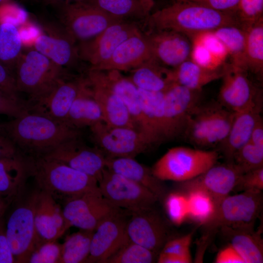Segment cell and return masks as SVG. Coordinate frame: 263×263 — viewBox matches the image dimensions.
Instances as JSON below:
<instances>
[{"label":"cell","mask_w":263,"mask_h":263,"mask_svg":"<svg viewBox=\"0 0 263 263\" xmlns=\"http://www.w3.org/2000/svg\"><path fill=\"white\" fill-rule=\"evenodd\" d=\"M0 128L19 153L25 156L45 155L63 142L81 136L80 130L30 112L0 125Z\"/></svg>","instance_id":"6da1fadb"},{"label":"cell","mask_w":263,"mask_h":263,"mask_svg":"<svg viewBox=\"0 0 263 263\" xmlns=\"http://www.w3.org/2000/svg\"><path fill=\"white\" fill-rule=\"evenodd\" d=\"M146 18L151 30L173 31L190 38L225 26L242 27L235 15L187 0H176Z\"/></svg>","instance_id":"7a4b0ae2"},{"label":"cell","mask_w":263,"mask_h":263,"mask_svg":"<svg viewBox=\"0 0 263 263\" xmlns=\"http://www.w3.org/2000/svg\"><path fill=\"white\" fill-rule=\"evenodd\" d=\"M28 177L38 189L63 204L70 198L98 188L97 180L56 160L44 156L22 155Z\"/></svg>","instance_id":"3957f363"},{"label":"cell","mask_w":263,"mask_h":263,"mask_svg":"<svg viewBox=\"0 0 263 263\" xmlns=\"http://www.w3.org/2000/svg\"><path fill=\"white\" fill-rule=\"evenodd\" d=\"M219 154L214 150L186 147L169 149L151 169L159 180L178 182L191 179L216 164Z\"/></svg>","instance_id":"277c9868"},{"label":"cell","mask_w":263,"mask_h":263,"mask_svg":"<svg viewBox=\"0 0 263 263\" xmlns=\"http://www.w3.org/2000/svg\"><path fill=\"white\" fill-rule=\"evenodd\" d=\"M13 72L18 91L28 95L26 104L46 94L66 75L64 68L35 49L22 53Z\"/></svg>","instance_id":"5b68a950"},{"label":"cell","mask_w":263,"mask_h":263,"mask_svg":"<svg viewBox=\"0 0 263 263\" xmlns=\"http://www.w3.org/2000/svg\"><path fill=\"white\" fill-rule=\"evenodd\" d=\"M233 117L234 112L219 102L200 104L191 114L183 135L199 149L219 146L228 134Z\"/></svg>","instance_id":"8992f818"},{"label":"cell","mask_w":263,"mask_h":263,"mask_svg":"<svg viewBox=\"0 0 263 263\" xmlns=\"http://www.w3.org/2000/svg\"><path fill=\"white\" fill-rule=\"evenodd\" d=\"M262 191H244L228 195L218 204L212 217L202 225L207 241L210 235L223 226L254 225L263 209Z\"/></svg>","instance_id":"52a82bcc"},{"label":"cell","mask_w":263,"mask_h":263,"mask_svg":"<svg viewBox=\"0 0 263 263\" xmlns=\"http://www.w3.org/2000/svg\"><path fill=\"white\" fill-rule=\"evenodd\" d=\"M56 5L59 6V23L78 42L93 38L111 25L123 21L82 1Z\"/></svg>","instance_id":"ba28073f"},{"label":"cell","mask_w":263,"mask_h":263,"mask_svg":"<svg viewBox=\"0 0 263 263\" xmlns=\"http://www.w3.org/2000/svg\"><path fill=\"white\" fill-rule=\"evenodd\" d=\"M93 139L106 156L134 158L151 148L138 130L98 122L90 127Z\"/></svg>","instance_id":"9c48e42d"},{"label":"cell","mask_w":263,"mask_h":263,"mask_svg":"<svg viewBox=\"0 0 263 263\" xmlns=\"http://www.w3.org/2000/svg\"><path fill=\"white\" fill-rule=\"evenodd\" d=\"M202 91L193 90L172 83L164 92V141L183 135L189 119L200 104Z\"/></svg>","instance_id":"30bf717a"},{"label":"cell","mask_w":263,"mask_h":263,"mask_svg":"<svg viewBox=\"0 0 263 263\" xmlns=\"http://www.w3.org/2000/svg\"><path fill=\"white\" fill-rule=\"evenodd\" d=\"M63 213L69 227L94 231L99 224L121 208L102 195L99 187L73 197L63 204Z\"/></svg>","instance_id":"8fae6325"},{"label":"cell","mask_w":263,"mask_h":263,"mask_svg":"<svg viewBox=\"0 0 263 263\" xmlns=\"http://www.w3.org/2000/svg\"><path fill=\"white\" fill-rule=\"evenodd\" d=\"M98 184L105 199L126 210L152 207L159 201L156 196L145 187L106 168Z\"/></svg>","instance_id":"7c38bea8"},{"label":"cell","mask_w":263,"mask_h":263,"mask_svg":"<svg viewBox=\"0 0 263 263\" xmlns=\"http://www.w3.org/2000/svg\"><path fill=\"white\" fill-rule=\"evenodd\" d=\"M5 232L15 263H28L36 245L33 193L12 211Z\"/></svg>","instance_id":"4fadbf2b"},{"label":"cell","mask_w":263,"mask_h":263,"mask_svg":"<svg viewBox=\"0 0 263 263\" xmlns=\"http://www.w3.org/2000/svg\"><path fill=\"white\" fill-rule=\"evenodd\" d=\"M140 31L136 24L126 20L112 24L93 38L78 42L79 59L90 64L88 69H94L108 60L121 43Z\"/></svg>","instance_id":"5bb4252c"},{"label":"cell","mask_w":263,"mask_h":263,"mask_svg":"<svg viewBox=\"0 0 263 263\" xmlns=\"http://www.w3.org/2000/svg\"><path fill=\"white\" fill-rule=\"evenodd\" d=\"M128 211L129 239L158 255L168 240V229L162 217L153 207Z\"/></svg>","instance_id":"9a60e30c"},{"label":"cell","mask_w":263,"mask_h":263,"mask_svg":"<svg viewBox=\"0 0 263 263\" xmlns=\"http://www.w3.org/2000/svg\"><path fill=\"white\" fill-rule=\"evenodd\" d=\"M42 156L60 161L95 178L98 183L105 168L106 156L97 147H91L80 137L68 140Z\"/></svg>","instance_id":"2e32d148"},{"label":"cell","mask_w":263,"mask_h":263,"mask_svg":"<svg viewBox=\"0 0 263 263\" xmlns=\"http://www.w3.org/2000/svg\"><path fill=\"white\" fill-rule=\"evenodd\" d=\"M127 213L122 209L99 224L93 232L86 263H105L129 240L126 229Z\"/></svg>","instance_id":"e0dca14e"},{"label":"cell","mask_w":263,"mask_h":263,"mask_svg":"<svg viewBox=\"0 0 263 263\" xmlns=\"http://www.w3.org/2000/svg\"><path fill=\"white\" fill-rule=\"evenodd\" d=\"M242 173L231 163L215 164L197 176L177 184L178 190L186 192L199 189L208 194L216 207L233 191Z\"/></svg>","instance_id":"ac0fdd59"},{"label":"cell","mask_w":263,"mask_h":263,"mask_svg":"<svg viewBox=\"0 0 263 263\" xmlns=\"http://www.w3.org/2000/svg\"><path fill=\"white\" fill-rule=\"evenodd\" d=\"M42 25L46 33L36 38L35 49L64 69L76 64L80 60L76 41L58 21H44Z\"/></svg>","instance_id":"d6986e66"},{"label":"cell","mask_w":263,"mask_h":263,"mask_svg":"<svg viewBox=\"0 0 263 263\" xmlns=\"http://www.w3.org/2000/svg\"><path fill=\"white\" fill-rule=\"evenodd\" d=\"M33 197L35 248L44 243L56 241L70 227L62 208L50 194L38 189Z\"/></svg>","instance_id":"ffe728a7"},{"label":"cell","mask_w":263,"mask_h":263,"mask_svg":"<svg viewBox=\"0 0 263 263\" xmlns=\"http://www.w3.org/2000/svg\"><path fill=\"white\" fill-rule=\"evenodd\" d=\"M82 78L70 80L67 75L60 78L48 92L26 104L29 112L64 122L78 93Z\"/></svg>","instance_id":"44dd1931"},{"label":"cell","mask_w":263,"mask_h":263,"mask_svg":"<svg viewBox=\"0 0 263 263\" xmlns=\"http://www.w3.org/2000/svg\"><path fill=\"white\" fill-rule=\"evenodd\" d=\"M246 71L230 64L225 66L220 89L219 103L235 113L258 105L256 89Z\"/></svg>","instance_id":"7402d4cb"},{"label":"cell","mask_w":263,"mask_h":263,"mask_svg":"<svg viewBox=\"0 0 263 263\" xmlns=\"http://www.w3.org/2000/svg\"><path fill=\"white\" fill-rule=\"evenodd\" d=\"M146 35L154 59L163 66L172 69L190 59L193 45L186 35L169 30H151Z\"/></svg>","instance_id":"603a6c76"},{"label":"cell","mask_w":263,"mask_h":263,"mask_svg":"<svg viewBox=\"0 0 263 263\" xmlns=\"http://www.w3.org/2000/svg\"><path fill=\"white\" fill-rule=\"evenodd\" d=\"M116 70H88L86 77L89 81L103 85L123 102L139 130L142 121L141 99L139 89L128 77Z\"/></svg>","instance_id":"cb8c5ba5"},{"label":"cell","mask_w":263,"mask_h":263,"mask_svg":"<svg viewBox=\"0 0 263 263\" xmlns=\"http://www.w3.org/2000/svg\"><path fill=\"white\" fill-rule=\"evenodd\" d=\"M150 59L154 58L150 43L140 31L121 43L108 60L93 70L131 71Z\"/></svg>","instance_id":"d4e9b609"},{"label":"cell","mask_w":263,"mask_h":263,"mask_svg":"<svg viewBox=\"0 0 263 263\" xmlns=\"http://www.w3.org/2000/svg\"><path fill=\"white\" fill-rule=\"evenodd\" d=\"M105 168L145 187L156 195L159 201L164 200L167 194L163 181L153 175L151 168L139 163L134 158L106 156Z\"/></svg>","instance_id":"484cf974"},{"label":"cell","mask_w":263,"mask_h":263,"mask_svg":"<svg viewBox=\"0 0 263 263\" xmlns=\"http://www.w3.org/2000/svg\"><path fill=\"white\" fill-rule=\"evenodd\" d=\"M261 105H258L234 113L232 123L228 134L218 146L226 162L232 163L237 151L249 142L253 129L261 116Z\"/></svg>","instance_id":"4316f807"},{"label":"cell","mask_w":263,"mask_h":263,"mask_svg":"<svg viewBox=\"0 0 263 263\" xmlns=\"http://www.w3.org/2000/svg\"><path fill=\"white\" fill-rule=\"evenodd\" d=\"M254 225L223 226L219 230L227 244L242 256L245 263L263 262V241L261 229L255 231Z\"/></svg>","instance_id":"83f0119b"},{"label":"cell","mask_w":263,"mask_h":263,"mask_svg":"<svg viewBox=\"0 0 263 263\" xmlns=\"http://www.w3.org/2000/svg\"><path fill=\"white\" fill-rule=\"evenodd\" d=\"M141 99L142 121L139 131L151 147L164 141L163 133L164 92L139 89Z\"/></svg>","instance_id":"f1b7e54d"},{"label":"cell","mask_w":263,"mask_h":263,"mask_svg":"<svg viewBox=\"0 0 263 263\" xmlns=\"http://www.w3.org/2000/svg\"><path fill=\"white\" fill-rule=\"evenodd\" d=\"M104 122L103 114L86 78H82L78 93L72 103L64 123L80 130Z\"/></svg>","instance_id":"f546056e"},{"label":"cell","mask_w":263,"mask_h":263,"mask_svg":"<svg viewBox=\"0 0 263 263\" xmlns=\"http://www.w3.org/2000/svg\"><path fill=\"white\" fill-rule=\"evenodd\" d=\"M86 78L99 105L105 123L112 126L137 129L129 111L118 96L105 86Z\"/></svg>","instance_id":"4dcf8cb0"},{"label":"cell","mask_w":263,"mask_h":263,"mask_svg":"<svg viewBox=\"0 0 263 263\" xmlns=\"http://www.w3.org/2000/svg\"><path fill=\"white\" fill-rule=\"evenodd\" d=\"M225 68V66L216 69L206 68L189 59L171 69V77L173 83L191 90L202 91L205 86L222 78Z\"/></svg>","instance_id":"1f68e13d"},{"label":"cell","mask_w":263,"mask_h":263,"mask_svg":"<svg viewBox=\"0 0 263 263\" xmlns=\"http://www.w3.org/2000/svg\"><path fill=\"white\" fill-rule=\"evenodd\" d=\"M129 78L139 89L164 92L173 83L171 70L150 59L132 70Z\"/></svg>","instance_id":"d6a6232c"},{"label":"cell","mask_w":263,"mask_h":263,"mask_svg":"<svg viewBox=\"0 0 263 263\" xmlns=\"http://www.w3.org/2000/svg\"><path fill=\"white\" fill-rule=\"evenodd\" d=\"M28 177L23 157L20 154L0 158V195L15 199Z\"/></svg>","instance_id":"836d02e7"},{"label":"cell","mask_w":263,"mask_h":263,"mask_svg":"<svg viewBox=\"0 0 263 263\" xmlns=\"http://www.w3.org/2000/svg\"><path fill=\"white\" fill-rule=\"evenodd\" d=\"M243 28L245 31V70L261 79L263 74V19Z\"/></svg>","instance_id":"e575fe53"},{"label":"cell","mask_w":263,"mask_h":263,"mask_svg":"<svg viewBox=\"0 0 263 263\" xmlns=\"http://www.w3.org/2000/svg\"><path fill=\"white\" fill-rule=\"evenodd\" d=\"M232 58L231 64L245 70V31L239 26L227 25L212 32Z\"/></svg>","instance_id":"d590c367"},{"label":"cell","mask_w":263,"mask_h":263,"mask_svg":"<svg viewBox=\"0 0 263 263\" xmlns=\"http://www.w3.org/2000/svg\"><path fill=\"white\" fill-rule=\"evenodd\" d=\"M22 41L15 24L0 23V63L13 71L22 54Z\"/></svg>","instance_id":"8d00e7d4"},{"label":"cell","mask_w":263,"mask_h":263,"mask_svg":"<svg viewBox=\"0 0 263 263\" xmlns=\"http://www.w3.org/2000/svg\"><path fill=\"white\" fill-rule=\"evenodd\" d=\"M117 19L147 18L149 14L140 0H82Z\"/></svg>","instance_id":"74e56055"},{"label":"cell","mask_w":263,"mask_h":263,"mask_svg":"<svg viewBox=\"0 0 263 263\" xmlns=\"http://www.w3.org/2000/svg\"><path fill=\"white\" fill-rule=\"evenodd\" d=\"M94 231L80 229L68 236L62 244L59 263H86Z\"/></svg>","instance_id":"f35d334b"},{"label":"cell","mask_w":263,"mask_h":263,"mask_svg":"<svg viewBox=\"0 0 263 263\" xmlns=\"http://www.w3.org/2000/svg\"><path fill=\"white\" fill-rule=\"evenodd\" d=\"M184 193L188 200V218L201 225L206 223L216 208L212 198L199 189H192Z\"/></svg>","instance_id":"ab89813d"},{"label":"cell","mask_w":263,"mask_h":263,"mask_svg":"<svg viewBox=\"0 0 263 263\" xmlns=\"http://www.w3.org/2000/svg\"><path fill=\"white\" fill-rule=\"evenodd\" d=\"M158 255L130 239L105 263H151Z\"/></svg>","instance_id":"60d3db41"},{"label":"cell","mask_w":263,"mask_h":263,"mask_svg":"<svg viewBox=\"0 0 263 263\" xmlns=\"http://www.w3.org/2000/svg\"><path fill=\"white\" fill-rule=\"evenodd\" d=\"M232 163L242 174L263 167V149L249 141L237 151Z\"/></svg>","instance_id":"b9f144b4"},{"label":"cell","mask_w":263,"mask_h":263,"mask_svg":"<svg viewBox=\"0 0 263 263\" xmlns=\"http://www.w3.org/2000/svg\"><path fill=\"white\" fill-rule=\"evenodd\" d=\"M164 200L167 213L174 224L180 225L188 218V204L185 193L177 190L167 194Z\"/></svg>","instance_id":"7bdbcfd3"},{"label":"cell","mask_w":263,"mask_h":263,"mask_svg":"<svg viewBox=\"0 0 263 263\" xmlns=\"http://www.w3.org/2000/svg\"><path fill=\"white\" fill-rule=\"evenodd\" d=\"M236 15L242 27L263 19V0H239Z\"/></svg>","instance_id":"ee69618b"},{"label":"cell","mask_w":263,"mask_h":263,"mask_svg":"<svg viewBox=\"0 0 263 263\" xmlns=\"http://www.w3.org/2000/svg\"><path fill=\"white\" fill-rule=\"evenodd\" d=\"M62 244L56 241L44 243L36 246L28 260V263H59Z\"/></svg>","instance_id":"f6af8a7d"},{"label":"cell","mask_w":263,"mask_h":263,"mask_svg":"<svg viewBox=\"0 0 263 263\" xmlns=\"http://www.w3.org/2000/svg\"><path fill=\"white\" fill-rule=\"evenodd\" d=\"M263 189V167L242 174L233 191H262Z\"/></svg>","instance_id":"bcb514c9"},{"label":"cell","mask_w":263,"mask_h":263,"mask_svg":"<svg viewBox=\"0 0 263 263\" xmlns=\"http://www.w3.org/2000/svg\"><path fill=\"white\" fill-rule=\"evenodd\" d=\"M0 94L19 102H26L19 96L14 72L0 63Z\"/></svg>","instance_id":"7dc6e473"},{"label":"cell","mask_w":263,"mask_h":263,"mask_svg":"<svg viewBox=\"0 0 263 263\" xmlns=\"http://www.w3.org/2000/svg\"><path fill=\"white\" fill-rule=\"evenodd\" d=\"M192 237L193 233L190 232L181 237L168 240L160 252L191 257L190 246Z\"/></svg>","instance_id":"c3c4849f"},{"label":"cell","mask_w":263,"mask_h":263,"mask_svg":"<svg viewBox=\"0 0 263 263\" xmlns=\"http://www.w3.org/2000/svg\"><path fill=\"white\" fill-rule=\"evenodd\" d=\"M28 112L26 103L16 101L0 94V114L14 118Z\"/></svg>","instance_id":"681fc988"},{"label":"cell","mask_w":263,"mask_h":263,"mask_svg":"<svg viewBox=\"0 0 263 263\" xmlns=\"http://www.w3.org/2000/svg\"><path fill=\"white\" fill-rule=\"evenodd\" d=\"M212 58V55L200 43L197 42L193 46L191 59L198 64L209 69L220 67L215 65Z\"/></svg>","instance_id":"f907efd6"},{"label":"cell","mask_w":263,"mask_h":263,"mask_svg":"<svg viewBox=\"0 0 263 263\" xmlns=\"http://www.w3.org/2000/svg\"><path fill=\"white\" fill-rule=\"evenodd\" d=\"M187 0L197 3L219 11L230 13L235 15L239 1V0Z\"/></svg>","instance_id":"816d5d0a"},{"label":"cell","mask_w":263,"mask_h":263,"mask_svg":"<svg viewBox=\"0 0 263 263\" xmlns=\"http://www.w3.org/2000/svg\"><path fill=\"white\" fill-rule=\"evenodd\" d=\"M199 35L202 37L199 43L204 45L213 56L223 57L227 54L224 45L212 32L205 33Z\"/></svg>","instance_id":"f5cc1de1"},{"label":"cell","mask_w":263,"mask_h":263,"mask_svg":"<svg viewBox=\"0 0 263 263\" xmlns=\"http://www.w3.org/2000/svg\"><path fill=\"white\" fill-rule=\"evenodd\" d=\"M214 262L216 263H245L239 253L228 244L218 251Z\"/></svg>","instance_id":"db71d44e"},{"label":"cell","mask_w":263,"mask_h":263,"mask_svg":"<svg viewBox=\"0 0 263 263\" xmlns=\"http://www.w3.org/2000/svg\"><path fill=\"white\" fill-rule=\"evenodd\" d=\"M15 260L5 232V227L0 220V263H13Z\"/></svg>","instance_id":"11a10c76"},{"label":"cell","mask_w":263,"mask_h":263,"mask_svg":"<svg viewBox=\"0 0 263 263\" xmlns=\"http://www.w3.org/2000/svg\"><path fill=\"white\" fill-rule=\"evenodd\" d=\"M18 154L13 142L0 128V158L12 157Z\"/></svg>","instance_id":"9f6ffc18"},{"label":"cell","mask_w":263,"mask_h":263,"mask_svg":"<svg viewBox=\"0 0 263 263\" xmlns=\"http://www.w3.org/2000/svg\"><path fill=\"white\" fill-rule=\"evenodd\" d=\"M157 261L159 263H189L192 262V257L160 252Z\"/></svg>","instance_id":"6f0895ef"},{"label":"cell","mask_w":263,"mask_h":263,"mask_svg":"<svg viewBox=\"0 0 263 263\" xmlns=\"http://www.w3.org/2000/svg\"><path fill=\"white\" fill-rule=\"evenodd\" d=\"M249 141L263 149V122L261 116L257 120L253 129Z\"/></svg>","instance_id":"680465c9"},{"label":"cell","mask_w":263,"mask_h":263,"mask_svg":"<svg viewBox=\"0 0 263 263\" xmlns=\"http://www.w3.org/2000/svg\"><path fill=\"white\" fill-rule=\"evenodd\" d=\"M15 199L0 195V220L7 208L10 203Z\"/></svg>","instance_id":"91938a15"},{"label":"cell","mask_w":263,"mask_h":263,"mask_svg":"<svg viewBox=\"0 0 263 263\" xmlns=\"http://www.w3.org/2000/svg\"><path fill=\"white\" fill-rule=\"evenodd\" d=\"M145 8L146 12L149 14L151 8L153 6L154 0H140Z\"/></svg>","instance_id":"94428289"},{"label":"cell","mask_w":263,"mask_h":263,"mask_svg":"<svg viewBox=\"0 0 263 263\" xmlns=\"http://www.w3.org/2000/svg\"><path fill=\"white\" fill-rule=\"evenodd\" d=\"M46 2L49 4L57 5L60 3L66 1H81L82 0H44Z\"/></svg>","instance_id":"6125c7cd"},{"label":"cell","mask_w":263,"mask_h":263,"mask_svg":"<svg viewBox=\"0 0 263 263\" xmlns=\"http://www.w3.org/2000/svg\"><path fill=\"white\" fill-rule=\"evenodd\" d=\"M12 0H0V5L11 2Z\"/></svg>","instance_id":"be15d7a7"}]
</instances>
